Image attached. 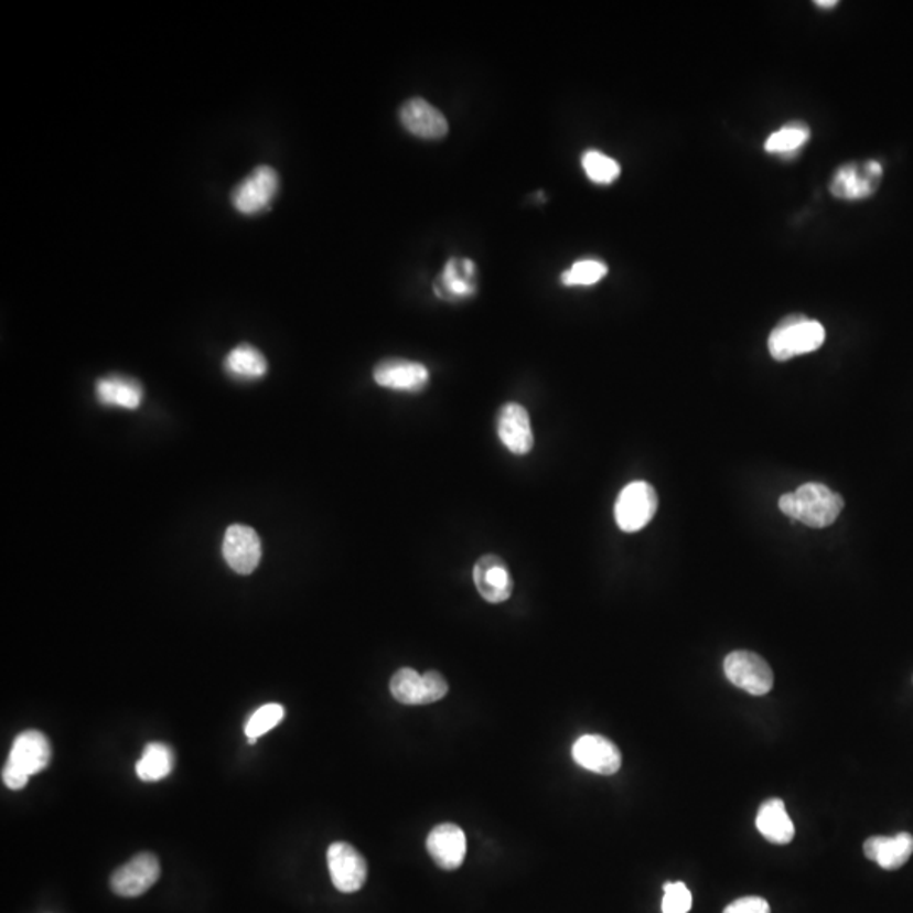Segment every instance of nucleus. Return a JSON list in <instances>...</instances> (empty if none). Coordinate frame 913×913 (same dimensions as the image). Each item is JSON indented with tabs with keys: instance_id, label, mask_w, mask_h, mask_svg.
<instances>
[{
	"instance_id": "17",
	"label": "nucleus",
	"mask_w": 913,
	"mask_h": 913,
	"mask_svg": "<svg viewBox=\"0 0 913 913\" xmlns=\"http://www.w3.org/2000/svg\"><path fill=\"white\" fill-rule=\"evenodd\" d=\"M862 851L883 870H899L912 856L913 836L909 833H900L893 837L873 836L864 842Z\"/></svg>"
},
{
	"instance_id": "30",
	"label": "nucleus",
	"mask_w": 913,
	"mask_h": 913,
	"mask_svg": "<svg viewBox=\"0 0 913 913\" xmlns=\"http://www.w3.org/2000/svg\"><path fill=\"white\" fill-rule=\"evenodd\" d=\"M722 913H772V909H770V903L765 899L744 896V899L729 903Z\"/></svg>"
},
{
	"instance_id": "3",
	"label": "nucleus",
	"mask_w": 913,
	"mask_h": 913,
	"mask_svg": "<svg viewBox=\"0 0 913 913\" xmlns=\"http://www.w3.org/2000/svg\"><path fill=\"white\" fill-rule=\"evenodd\" d=\"M658 509V496L648 482L634 481L627 484L614 506V518L623 531L636 533L645 528Z\"/></svg>"
},
{
	"instance_id": "6",
	"label": "nucleus",
	"mask_w": 913,
	"mask_h": 913,
	"mask_svg": "<svg viewBox=\"0 0 913 913\" xmlns=\"http://www.w3.org/2000/svg\"><path fill=\"white\" fill-rule=\"evenodd\" d=\"M332 883L342 893L359 892L367 880V862L354 846L334 842L326 852Z\"/></svg>"
},
{
	"instance_id": "19",
	"label": "nucleus",
	"mask_w": 913,
	"mask_h": 913,
	"mask_svg": "<svg viewBox=\"0 0 913 913\" xmlns=\"http://www.w3.org/2000/svg\"><path fill=\"white\" fill-rule=\"evenodd\" d=\"M97 398L101 405L136 410L142 401V388L131 377L112 374L97 380Z\"/></svg>"
},
{
	"instance_id": "8",
	"label": "nucleus",
	"mask_w": 913,
	"mask_h": 913,
	"mask_svg": "<svg viewBox=\"0 0 913 913\" xmlns=\"http://www.w3.org/2000/svg\"><path fill=\"white\" fill-rule=\"evenodd\" d=\"M222 554L234 572L249 576L261 562L262 547L258 533L249 526H228L222 544Z\"/></svg>"
},
{
	"instance_id": "24",
	"label": "nucleus",
	"mask_w": 913,
	"mask_h": 913,
	"mask_svg": "<svg viewBox=\"0 0 913 913\" xmlns=\"http://www.w3.org/2000/svg\"><path fill=\"white\" fill-rule=\"evenodd\" d=\"M808 139H810V129L805 123H788L766 139L765 149L770 154L794 157L807 144Z\"/></svg>"
},
{
	"instance_id": "11",
	"label": "nucleus",
	"mask_w": 913,
	"mask_h": 913,
	"mask_svg": "<svg viewBox=\"0 0 913 913\" xmlns=\"http://www.w3.org/2000/svg\"><path fill=\"white\" fill-rule=\"evenodd\" d=\"M427 851L442 870L452 871L462 867L468 855V839L456 824H439L427 837Z\"/></svg>"
},
{
	"instance_id": "14",
	"label": "nucleus",
	"mask_w": 913,
	"mask_h": 913,
	"mask_svg": "<svg viewBox=\"0 0 913 913\" xmlns=\"http://www.w3.org/2000/svg\"><path fill=\"white\" fill-rule=\"evenodd\" d=\"M51 761V746L43 732L24 731L14 740L11 754L6 765L19 770L24 775L33 776L43 772Z\"/></svg>"
},
{
	"instance_id": "28",
	"label": "nucleus",
	"mask_w": 913,
	"mask_h": 913,
	"mask_svg": "<svg viewBox=\"0 0 913 913\" xmlns=\"http://www.w3.org/2000/svg\"><path fill=\"white\" fill-rule=\"evenodd\" d=\"M664 902H662V912L664 913H689L692 909V893L689 888L685 887L681 881H672L665 883L664 887Z\"/></svg>"
},
{
	"instance_id": "25",
	"label": "nucleus",
	"mask_w": 913,
	"mask_h": 913,
	"mask_svg": "<svg viewBox=\"0 0 913 913\" xmlns=\"http://www.w3.org/2000/svg\"><path fill=\"white\" fill-rule=\"evenodd\" d=\"M582 167L589 180L598 185L613 183L621 173L620 163L599 151L586 152L582 157Z\"/></svg>"
},
{
	"instance_id": "1",
	"label": "nucleus",
	"mask_w": 913,
	"mask_h": 913,
	"mask_svg": "<svg viewBox=\"0 0 913 913\" xmlns=\"http://www.w3.org/2000/svg\"><path fill=\"white\" fill-rule=\"evenodd\" d=\"M778 507L783 515L805 526L827 528L841 515L845 500L819 482H807L795 493L783 494Z\"/></svg>"
},
{
	"instance_id": "16",
	"label": "nucleus",
	"mask_w": 913,
	"mask_h": 913,
	"mask_svg": "<svg viewBox=\"0 0 913 913\" xmlns=\"http://www.w3.org/2000/svg\"><path fill=\"white\" fill-rule=\"evenodd\" d=\"M406 131L421 139H442L449 132V122L439 109L423 98H411L399 110Z\"/></svg>"
},
{
	"instance_id": "29",
	"label": "nucleus",
	"mask_w": 913,
	"mask_h": 913,
	"mask_svg": "<svg viewBox=\"0 0 913 913\" xmlns=\"http://www.w3.org/2000/svg\"><path fill=\"white\" fill-rule=\"evenodd\" d=\"M425 687H427V702L433 703L442 700L449 694V684L439 672L430 670L423 675Z\"/></svg>"
},
{
	"instance_id": "31",
	"label": "nucleus",
	"mask_w": 913,
	"mask_h": 913,
	"mask_svg": "<svg viewBox=\"0 0 913 913\" xmlns=\"http://www.w3.org/2000/svg\"><path fill=\"white\" fill-rule=\"evenodd\" d=\"M28 780H30V776L24 775L19 770L12 769V766L6 765L4 770H2V782L11 791H21V788L28 785Z\"/></svg>"
},
{
	"instance_id": "5",
	"label": "nucleus",
	"mask_w": 913,
	"mask_h": 913,
	"mask_svg": "<svg viewBox=\"0 0 913 913\" xmlns=\"http://www.w3.org/2000/svg\"><path fill=\"white\" fill-rule=\"evenodd\" d=\"M278 190V173L271 167H258L234 190V208L243 215L261 214L271 205Z\"/></svg>"
},
{
	"instance_id": "18",
	"label": "nucleus",
	"mask_w": 913,
	"mask_h": 913,
	"mask_svg": "<svg viewBox=\"0 0 913 913\" xmlns=\"http://www.w3.org/2000/svg\"><path fill=\"white\" fill-rule=\"evenodd\" d=\"M756 829L772 845H788L795 836L794 823L780 798H769L761 804L756 816Z\"/></svg>"
},
{
	"instance_id": "21",
	"label": "nucleus",
	"mask_w": 913,
	"mask_h": 913,
	"mask_svg": "<svg viewBox=\"0 0 913 913\" xmlns=\"http://www.w3.org/2000/svg\"><path fill=\"white\" fill-rule=\"evenodd\" d=\"M474 275V262L468 259H450L440 276V283H442V290H439L440 297L447 300L471 297L475 291L474 283H472Z\"/></svg>"
},
{
	"instance_id": "10",
	"label": "nucleus",
	"mask_w": 913,
	"mask_h": 913,
	"mask_svg": "<svg viewBox=\"0 0 913 913\" xmlns=\"http://www.w3.org/2000/svg\"><path fill=\"white\" fill-rule=\"evenodd\" d=\"M572 756L577 765L598 775H614L620 772L621 763H623L620 748L613 741L599 734H586L579 738L573 744Z\"/></svg>"
},
{
	"instance_id": "4",
	"label": "nucleus",
	"mask_w": 913,
	"mask_h": 913,
	"mask_svg": "<svg viewBox=\"0 0 913 913\" xmlns=\"http://www.w3.org/2000/svg\"><path fill=\"white\" fill-rule=\"evenodd\" d=\"M724 674L732 685L751 696H765L773 689L772 668L756 653H729L724 659Z\"/></svg>"
},
{
	"instance_id": "20",
	"label": "nucleus",
	"mask_w": 913,
	"mask_h": 913,
	"mask_svg": "<svg viewBox=\"0 0 913 913\" xmlns=\"http://www.w3.org/2000/svg\"><path fill=\"white\" fill-rule=\"evenodd\" d=\"M224 369L234 379L254 380L265 376L268 363L258 348L243 344L228 352L224 361Z\"/></svg>"
},
{
	"instance_id": "13",
	"label": "nucleus",
	"mask_w": 913,
	"mask_h": 913,
	"mask_svg": "<svg viewBox=\"0 0 913 913\" xmlns=\"http://www.w3.org/2000/svg\"><path fill=\"white\" fill-rule=\"evenodd\" d=\"M497 436L509 452L526 455L535 445L528 411L518 402H507L497 417Z\"/></svg>"
},
{
	"instance_id": "22",
	"label": "nucleus",
	"mask_w": 913,
	"mask_h": 913,
	"mask_svg": "<svg viewBox=\"0 0 913 913\" xmlns=\"http://www.w3.org/2000/svg\"><path fill=\"white\" fill-rule=\"evenodd\" d=\"M173 770V751L163 743H149L136 763V773L142 782H160Z\"/></svg>"
},
{
	"instance_id": "7",
	"label": "nucleus",
	"mask_w": 913,
	"mask_h": 913,
	"mask_svg": "<svg viewBox=\"0 0 913 913\" xmlns=\"http://www.w3.org/2000/svg\"><path fill=\"white\" fill-rule=\"evenodd\" d=\"M160 861L151 852H141L126 862L110 877V888L116 895L135 899L144 895L160 878Z\"/></svg>"
},
{
	"instance_id": "23",
	"label": "nucleus",
	"mask_w": 913,
	"mask_h": 913,
	"mask_svg": "<svg viewBox=\"0 0 913 913\" xmlns=\"http://www.w3.org/2000/svg\"><path fill=\"white\" fill-rule=\"evenodd\" d=\"M393 697L405 706H425L427 702V687L423 675L413 668H401L393 675L389 684Z\"/></svg>"
},
{
	"instance_id": "9",
	"label": "nucleus",
	"mask_w": 913,
	"mask_h": 913,
	"mask_svg": "<svg viewBox=\"0 0 913 913\" xmlns=\"http://www.w3.org/2000/svg\"><path fill=\"white\" fill-rule=\"evenodd\" d=\"M881 164L867 161L864 164H846L834 173L830 193L836 198L861 200L877 192L881 180Z\"/></svg>"
},
{
	"instance_id": "15",
	"label": "nucleus",
	"mask_w": 913,
	"mask_h": 913,
	"mask_svg": "<svg viewBox=\"0 0 913 913\" xmlns=\"http://www.w3.org/2000/svg\"><path fill=\"white\" fill-rule=\"evenodd\" d=\"M374 380L383 388L418 393L428 385L430 373L423 364L408 359H385L374 369Z\"/></svg>"
},
{
	"instance_id": "32",
	"label": "nucleus",
	"mask_w": 913,
	"mask_h": 913,
	"mask_svg": "<svg viewBox=\"0 0 913 913\" xmlns=\"http://www.w3.org/2000/svg\"><path fill=\"white\" fill-rule=\"evenodd\" d=\"M814 4L819 6V8L829 9L834 8V6H837V2L836 0H829V2H824V0H817V2H814Z\"/></svg>"
},
{
	"instance_id": "27",
	"label": "nucleus",
	"mask_w": 913,
	"mask_h": 913,
	"mask_svg": "<svg viewBox=\"0 0 913 913\" xmlns=\"http://www.w3.org/2000/svg\"><path fill=\"white\" fill-rule=\"evenodd\" d=\"M284 709L279 703H266L259 707L246 724V734L249 738V743L254 744L266 732L271 731L272 728L283 721Z\"/></svg>"
},
{
	"instance_id": "2",
	"label": "nucleus",
	"mask_w": 913,
	"mask_h": 913,
	"mask_svg": "<svg viewBox=\"0 0 913 913\" xmlns=\"http://www.w3.org/2000/svg\"><path fill=\"white\" fill-rule=\"evenodd\" d=\"M826 330L817 320L804 315H788L773 329L769 351L773 359L788 361L797 355L810 354L823 347Z\"/></svg>"
},
{
	"instance_id": "12",
	"label": "nucleus",
	"mask_w": 913,
	"mask_h": 913,
	"mask_svg": "<svg viewBox=\"0 0 913 913\" xmlns=\"http://www.w3.org/2000/svg\"><path fill=\"white\" fill-rule=\"evenodd\" d=\"M474 583L481 598L491 604H501L512 598V572L497 555H484L479 558L474 566Z\"/></svg>"
},
{
	"instance_id": "26",
	"label": "nucleus",
	"mask_w": 913,
	"mask_h": 913,
	"mask_svg": "<svg viewBox=\"0 0 913 913\" xmlns=\"http://www.w3.org/2000/svg\"><path fill=\"white\" fill-rule=\"evenodd\" d=\"M608 275V266L598 259H582L573 262L569 271L563 272L562 283L566 287H592Z\"/></svg>"
}]
</instances>
